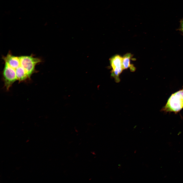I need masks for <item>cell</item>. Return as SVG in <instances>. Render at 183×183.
Wrapping results in <instances>:
<instances>
[{"label":"cell","mask_w":183,"mask_h":183,"mask_svg":"<svg viewBox=\"0 0 183 183\" xmlns=\"http://www.w3.org/2000/svg\"><path fill=\"white\" fill-rule=\"evenodd\" d=\"M2 59L4 62L2 76L7 90L16 81L21 82L30 79L36 71L37 65L42 62L40 58L33 55L17 56L10 52L3 56Z\"/></svg>","instance_id":"1"},{"label":"cell","mask_w":183,"mask_h":183,"mask_svg":"<svg viewBox=\"0 0 183 183\" xmlns=\"http://www.w3.org/2000/svg\"><path fill=\"white\" fill-rule=\"evenodd\" d=\"M183 109V87L173 93L161 109L165 113L177 114Z\"/></svg>","instance_id":"2"},{"label":"cell","mask_w":183,"mask_h":183,"mask_svg":"<svg viewBox=\"0 0 183 183\" xmlns=\"http://www.w3.org/2000/svg\"><path fill=\"white\" fill-rule=\"evenodd\" d=\"M110 63L112 68L111 75L119 81V76L124 70L122 65V57L118 55H115L110 59Z\"/></svg>","instance_id":"3"},{"label":"cell","mask_w":183,"mask_h":183,"mask_svg":"<svg viewBox=\"0 0 183 183\" xmlns=\"http://www.w3.org/2000/svg\"><path fill=\"white\" fill-rule=\"evenodd\" d=\"M132 55L130 53H127L122 57V65L124 70L129 68L131 71H134L135 68L133 65L130 63V60Z\"/></svg>","instance_id":"4"},{"label":"cell","mask_w":183,"mask_h":183,"mask_svg":"<svg viewBox=\"0 0 183 183\" xmlns=\"http://www.w3.org/2000/svg\"><path fill=\"white\" fill-rule=\"evenodd\" d=\"M181 29L183 33V20L181 21Z\"/></svg>","instance_id":"5"}]
</instances>
